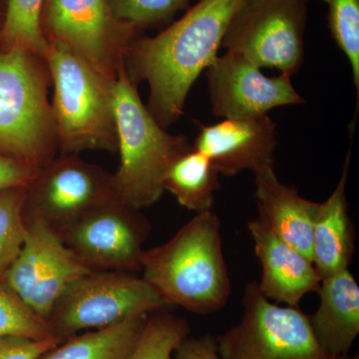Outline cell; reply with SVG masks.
Wrapping results in <instances>:
<instances>
[{
	"label": "cell",
	"instance_id": "cell-22",
	"mask_svg": "<svg viewBox=\"0 0 359 359\" xmlns=\"http://www.w3.org/2000/svg\"><path fill=\"white\" fill-rule=\"evenodd\" d=\"M190 332L185 318L167 309L155 311L149 314L129 359H173L177 347Z\"/></svg>",
	"mask_w": 359,
	"mask_h": 359
},
{
	"label": "cell",
	"instance_id": "cell-26",
	"mask_svg": "<svg viewBox=\"0 0 359 359\" xmlns=\"http://www.w3.org/2000/svg\"><path fill=\"white\" fill-rule=\"evenodd\" d=\"M6 335L56 339L48 323L26 308L13 292L0 283V337Z\"/></svg>",
	"mask_w": 359,
	"mask_h": 359
},
{
	"label": "cell",
	"instance_id": "cell-25",
	"mask_svg": "<svg viewBox=\"0 0 359 359\" xmlns=\"http://www.w3.org/2000/svg\"><path fill=\"white\" fill-rule=\"evenodd\" d=\"M193 0H109L117 20L139 32L160 27L173 20Z\"/></svg>",
	"mask_w": 359,
	"mask_h": 359
},
{
	"label": "cell",
	"instance_id": "cell-3",
	"mask_svg": "<svg viewBox=\"0 0 359 359\" xmlns=\"http://www.w3.org/2000/svg\"><path fill=\"white\" fill-rule=\"evenodd\" d=\"M50 85L44 56L22 47L0 50V155L36 170L57 156Z\"/></svg>",
	"mask_w": 359,
	"mask_h": 359
},
{
	"label": "cell",
	"instance_id": "cell-27",
	"mask_svg": "<svg viewBox=\"0 0 359 359\" xmlns=\"http://www.w3.org/2000/svg\"><path fill=\"white\" fill-rule=\"evenodd\" d=\"M60 342L56 339H33L18 335L0 337V359H40Z\"/></svg>",
	"mask_w": 359,
	"mask_h": 359
},
{
	"label": "cell",
	"instance_id": "cell-8",
	"mask_svg": "<svg viewBox=\"0 0 359 359\" xmlns=\"http://www.w3.org/2000/svg\"><path fill=\"white\" fill-rule=\"evenodd\" d=\"M309 0H243L229 23L222 47L257 67L295 74L304 57Z\"/></svg>",
	"mask_w": 359,
	"mask_h": 359
},
{
	"label": "cell",
	"instance_id": "cell-5",
	"mask_svg": "<svg viewBox=\"0 0 359 359\" xmlns=\"http://www.w3.org/2000/svg\"><path fill=\"white\" fill-rule=\"evenodd\" d=\"M54 88L51 108L59 154L118 153L114 80L103 76L63 45L48 42Z\"/></svg>",
	"mask_w": 359,
	"mask_h": 359
},
{
	"label": "cell",
	"instance_id": "cell-21",
	"mask_svg": "<svg viewBox=\"0 0 359 359\" xmlns=\"http://www.w3.org/2000/svg\"><path fill=\"white\" fill-rule=\"evenodd\" d=\"M44 0H7L6 20L0 32V50L22 47L46 56L49 44L40 26Z\"/></svg>",
	"mask_w": 359,
	"mask_h": 359
},
{
	"label": "cell",
	"instance_id": "cell-28",
	"mask_svg": "<svg viewBox=\"0 0 359 359\" xmlns=\"http://www.w3.org/2000/svg\"><path fill=\"white\" fill-rule=\"evenodd\" d=\"M39 170L0 155V192L7 189L27 187Z\"/></svg>",
	"mask_w": 359,
	"mask_h": 359
},
{
	"label": "cell",
	"instance_id": "cell-20",
	"mask_svg": "<svg viewBox=\"0 0 359 359\" xmlns=\"http://www.w3.org/2000/svg\"><path fill=\"white\" fill-rule=\"evenodd\" d=\"M219 176L209 158L192 146L168 169L163 189L182 207L200 214L212 211L215 193L219 188Z\"/></svg>",
	"mask_w": 359,
	"mask_h": 359
},
{
	"label": "cell",
	"instance_id": "cell-12",
	"mask_svg": "<svg viewBox=\"0 0 359 359\" xmlns=\"http://www.w3.org/2000/svg\"><path fill=\"white\" fill-rule=\"evenodd\" d=\"M150 231L140 211L116 197L59 236L90 271L138 273Z\"/></svg>",
	"mask_w": 359,
	"mask_h": 359
},
{
	"label": "cell",
	"instance_id": "cell-29",
	"mask_svg": "<svg viewBox=\"0 0 359 359\" xmlns=\"http://www.w3.org/2000/svg\"><path fill=\"white\" fill-rule=\"evenodd\" d=\"M175 359H222L217 349L216 337L212 334L198 337H187L175 351Z\"/></svg>",
	"mask_w": 359,
	"mask_h": 359
},
{
	"label": "cell",
	"instance_id": "cell-16",
	"mask_svg": "<svg viewBox=\"0 0 359 359\" xmlns=\"http://www.w3.org/2000/svg\"><path fill=\"white\" fill-rule=\"evenodd\" d=\"M254 176L259 218L276 236L311 259L313 223L320 203L304 199L294 187L283 185L273 166L259 168Z\"/></svg>",
	"mask_w": 359,
	"mask_h": 359
},
{
	"label": "cell",
	"instance_id": "cell-31",
	"mask_svg": "<svg viewBox=\"0 0 359 359\" xmlns=\"http://www.w3.org/2000/svg\"><path fill=\"white\" fill-rule=\"evenodd\" d=\"M332 359H359V355L358 353L353 354V355H349V354H346V355L339 356V358H334Z\"/></svg>",
	"mask_w": 359,
	"mask_h": 359
},
{
	"label": "cell",
	"instance_id": "cell-19",
	"mask_svg": "<svg viewBox=\"0 0 359 359\" xmlns=\"http://www.w3.org/2000/svg\"><path fill=\"white\" fill-rule=\"evenodd\" d=\"M148 316H136L60 342L40 359H129Z\"/></svg>",
	"mask_w": 359,
	"mask_h": 359
},
{
	"label": "cell",
	"instance_id": "cell-15",
	"mask_svg": "<svg viewBox=\"0 0 359 359\" xmlns=\"http://www.w3.org/2000/svg\"><path fill=\"white\" fill-rule=\"evenodd\" d=\"M262 266V294L271 302L299 306L302 297L318 292L321 276L311 259L276 236L257 218L248 224Z\"/></svg>",
	"mask_w": 359,
	"mask_h": 359
},
{
	"label": "cell",
	"instance_id": "cell-6",
	"mask_svg": "<svg viewBox=\"0 0 359 359\" xmlns=\"http://www.w3.org/2000/svg\"><path fill=\"white\" fill-rule=\"evenodd\" d=\"M168 308L138 273L90 271L65 290L46 323L54 337L62 342L82 332Z\"/></svg>",
	"mask_w": 359,
	"mask_h": 359
},
{
	"label": "cell",
	"instance_id": "cell-13",
	"mask_svg": "<svg viewBox=\"0 0 359 359\" xmlns=\"http://www.w3.org/2000/svg\"><path fill=\"white\" fill-rule=\"evenodd\" d=\"M205 71L216 117H257L275 108L304 103L289 75L266 77L261 68L238 54L226 51L217 56Z\"/></svg>",
	"mask_w": 359,
	"mask_h": 359
},
{
	"label": "cell",
	"instance_id": "cell-30",
	"mask_svg": "<svg viewBox=\"0 0 359 359\" xmlns=\"http://www.w3.org/2000/svg\"><path fill=\"white\" fill-rule=\"evenodd\" d=\"M7 0H0V32L4 27V20H6Z\"/></svg>",
	"mask_w": 359,
	"mask_h": 359
},
{
	"label": "cell",
	"instance_id": "cell-4",
	"mask_svg": "<svg viewBox=\"0 0 359 359\" xmlns=\"http://www.w3.org/2000/svg\"><path fill=\"white\" fill-rule=\"evenodd\" d=\"M113 93L120 155L119 166L112 174L113 188L118 199L140 211L161 199L168 169L192 145L186 137L168 133L156 121L124 66Z\"/></svg>",
	"mask_w": 359,
	"mask_h": 359
},
{
	"label": "cell",
	"instance_id": "cell-23",
	"mask_svg": "<svg viewBox=\"0 0 359 359\" xmlns=\"http://www.w3.org/2000/svg\"><path fill=\"white\" fill-rule=\"evenodd\" d=\"M26 187L0 192V280L15 261L25 238L23 216Z\"/></svg>",
	"mask_w": 359,
	"mask_h": 359
},
{
	"label": "cell",
	"instance_id": "cell-10",
	"mask_svg": "<svg viewBox=\"0 0 359 359\" xmlns=\"http://www.w3.org/2000/svg\"><path fill=\"white\" fill-rule=\"evenodd\" d=\"M113 198L112 174L79 155L59 154L26 187L23 216L60 235Z\"/></svg>",
	"mask_w": 359,
	"mask_h": 359
},
{
	"label": "cell",
	"instance_id": "cell-17",
	"mask_svg": "<svg viewBox=\"0 0 359 359\" xmlns=\"http://www.w3.org/2000/svg\"><path fill=\"white\" fill-rule=\"evenodd\" d=\"M320 306L309 316L318 344L330 358L349 353L359 334V285L349 269L321 280Z\"/></svg>",
	"mask_w": 359,
	"mask_h": 359
},
{
	"label": "cell",
	"instance_id": "cell-7",
	"mask_svg": "<svg viewBox=\"0 0 359 359\" xmlns=\"http://www.w3.org/2000/svg\"><path fill=\"white\" fill-rule=\"evenodd\" d=\"M216 339L222 359H332L314 337L309 316L299 306L273 304L257 283L245 285L240 321Z\"/></svg>",
	"mask_w": 359,
	"mask_h": 359
},
{
	"label": "cell",
	"instance_id": "cell-9",
	"mask_svg": "<svg viewBox=\"0 0 359 359\" xmlns=\"http://www.w3.org/2000/svg\"><path fill=\"white\" fill-rule=\"evenodd\" d=\"M40 26L47 42L63 45L114 81L141 32L116 18L109 0H44Z\"/></svg>",
	"mask_w": 359,
	"mask_h": 359
},
{
	"label": "cell",
	"instance_id": "cell-2",
	"mask_svg": "<svg viewBox=\"0 0 359 359\" xmlns=\"http://www.w3.org/2000/svg\"><path fill=\"white\" fill-rule=\"evenodd\" d=\"M141 273L168 306L201 316L223 309L231 285L219 217L196 214L165 244L145 250Z\"/></svg>",
	"mask_w": 359,
	"mask_h": 359
},
{
	"label": "cell",
	"instance_id": "cell-14",
	"mask_svg": "<svg viewBox=\"0 0 359 359\" xmlns=\"http://www.w3.org/2000/svg\"><path fill=\"white\" fill-rule=\"evenodd\" d=\"M276 145V125L266 114L200 125L193 147L209 158L219 175L233 177L273 166Z\"/></svg>",
	"mask_w": 359,
	"mask_h": 359
},
{
	"label": "cell",
	"instance_id": "cell-24",
	"mask_svg": "<svg viewBox=\"0 0 359 359\" xmlns=\"http://www.w3.org/2000/svg\"><path fill=\"white\" fill-rule=\"evenodd\" d=\"M328 7L330 34L348 59L356 88V113L359 94V0H323Z\"/></svg>",
	"mask_w": 359,
	"mask_h": 359
},
{
	"label": "cell",
	"instance_id": "cell-1",
	"mask_svg": "<svg viewBox=\"0 0 359 359\" xmlns=\"http://www.w3.org/2000/svg\"><path fill=\"white\" fill-rule=\"evenodd\" d=\"M243 0H199L153 37H137L124 67L135 85L147 82L148 110L164 129L178 121L201 73L218 56L229 23Z\"/></svg>",
	"mask_w": 359,
	"mask_h": 359
},
{
	"label": "cell",
	"instance_id": "cell-18",
	"mask_svg": "<svg viewBox=\"0 0 359 359\" xmlns=\"http://www.w3.org/2000/svg\"><path fill=\"white\" fill-rule=\"evenodd\" d=\"M351 155L348 151L339 183L327 200L320 203L314 219L311 259L321 280L348 269L353 259L354 230L346 195Z\"/></svg>",
	"mask_w": 359,
	"mask_h": 359
},
{
	"label": "cell",
	"instance_id": "cell-11",
	"mask_svg": "<svg viewBox=\"0 0 359 359\" xmlns=\"http://www.w3.org/2000/svg\"><path fill=\"white\" fill-rule=\"evenodd\" d=\"M90 271L56 231L41 222L25 219L22 248L0 283L46 321L65 290Z\"/></svg>",
	"mask_w": 359,
	"mask_h": 359
}]
</instances>
